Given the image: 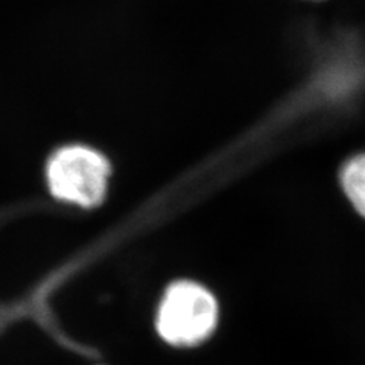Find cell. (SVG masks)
Instances as JSON below:
<instances>
[{
    "mask_svg": "<svg viewBox=\"0 0 365 365\" xmlns=\"http://www.w3.org/2000/svg\"><path fill=\"white\" fill-rule=\"evenodd\" d=\"M46 174L55 198L91 207L106 197L110 165L93 148L68 145L49 158Z\"/></svg>",
    "mask_w": 365,
    "mask_h": 365,
    "instance_id": "7a4b0ae2",
    "label": "cell"
},
{
    "mask_svg": "<svg viewBox=\"0 0 365 365\" xmlns=\"http://www.w3.org/2000/svg\"><path fill=\"white\" fill-rule=\"evenodd\" d=\"M342 189L356 212L365 218V154H361L342 169Z\"/></svg>",
    "mask_w": 365,
    "mask_h": 365,
    "instance_id": "3957f363",
    "label": "cell"
},
{
    "mask_svg": "<svg viewBox=\"0 0 365 365\" xmlns=\"http://www.w3.org/2000/svg\"><path fill=\"white\" fill-rule=\"evenodd\" d=\"M218 322L220 304L216 297L198 282L178 280L169 284L160 300L155 327L168 344L189 349L207 341Z\"/></svg>",
    "mask_w": 365,
    "mask_h": 365,
    "instance_id": "6da1fadb",
    "label": "cell"
}]
</instances>
